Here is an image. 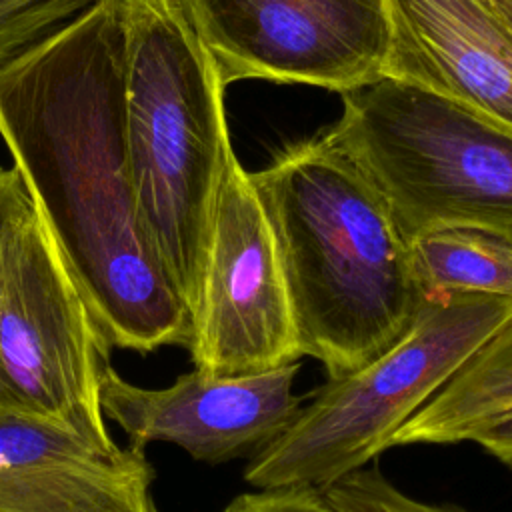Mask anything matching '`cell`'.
<instances>
[{"label":"cell","mask_w":512,"mask_h":512,"mask_svg":"<svg viewBox=\"0 0 512 512\" xmlns=\"http://www.w3.org/2000/svg\"><path fill=\"white\" fill-rule=\"evenodd\" d=\"M0 138L106 344L188 348L190 308L132 184L122 0H96L0 70Z\"/></svg>","instance_id":"obj_1"},{"label":"cell","mask_w":512,"mask_h":512,"mask_svg":"<svg viewBox=\"0 0 512 512\" xmlns=\"http://www.w3.org/2000/svg\"><path fill=\"white\" fill-rule=\"evenodd\" d=\"M280 258L298 348L330 380L390 350L426 296L408 240L330 132L250 172Z\"/></svg>","instance_id":"obj_2"},{"label":"cell","mask_w":512,"mask_h":512,"mask_svg":"<svg viewBox=\"0 0 512 512\" xmlns=\"http://www.w3.org/2000/svg\"><path fill=\"white\" fill-rule=\"evenodd\" d=\"M124 124L144 232L190 314L232 140L224 82L178 0H122Z\"/></svg>","instance_id":"obj_3"},{"label":"cell","mask_w":512,"mask_h":512,"mask_svg":"<svg viewBox=\"0 0 512 512\" xmlns=\"http://www.w3.org/2000/svg\"><path fill=\"white\" fill-rule=\"evenodd\" d=\"M406 240L476 230L512 246V130L412 82L380 76L342 94L328 130Z\"/></svg>","instance_id":"obj_4"},{"label":"cell","mask_w":512,"mask_h":512,"mask_svg":"<svg viewBox=\"0 0 512 512\" xmlns=\"http://www.w3.org/2000/svg\"><path fill=\"white\" fill-rule=\"evenodd\" d=\"M510 320V298H428L402 340L362 368L328 380L292 426L250 458L246 482L260 490H324L364 468Z\"/></svg>","instance_id":"obj_5"},{"label":"cell","mask_w":512,"mask_h":512,"mask_svg":"<svg viewBox=\"0 0 512 512\" xmlns=\"http://www.w3.org/2000/svg\"><path fill=\"white\" fill-rule=\"evenodd\" d=\"M110 346L34 210L0 248V412L114 450L100 406Z\"/></svg>","instance_id":"obj_6"},{"label":"cell","mask_w":512,"mask_h":512,"mask_svg":"<svg viewBox=\"0 0 512 512\" xmlns=\"http://www.w3.org/2000/svg\"><path fill=\"white\" fill-rule=\"evenodd\" d=\"M228 86L236 80L348 92L384 76L386 0H178Z\"/></svg>","instance_id":"obj_7"},{"label":"cell","mask_w":512,"mask_h":512,"mask_svg":"<svg viewBox=\"0 0 512 512\" xmlns=\"http://www.w3.org/2000/svg\"><path fill=\"white\" fill-rule=\"evenodd\" d=\"M188 350L194 370L208 376L268 372L302 356L276 242L234 148L216 194Z\"/></svg>","instance_id":"obj_8"},{"label":"cell","mask_w":512,"mask_h":512,"mask_svg":"<svg viewBox=\"0 0 512 512\" xmlns=\"http://www.w3.org/2000/svg\"><path fill=\"white\" fill-rule=\"evenodd\" d=\"M296 374L298 362L234 376L192 370L166 388H142L108 364L100 406L128 434L130 446L170 442L194 460L222 464L254 458L292 426L302 408L292 392Z\"/></svg>","instance_id":"obj_9"},{"label":"cell","mask_w":512,"mask_h":512,"mask_svg":"<svg viewBox=\"0 0 512 512\" xmlns=\"http://www.w3.org/2000/svg\"><path fill=\"white\" fill-rule=\"evenodd\" d=\"M384 76L458 102L512 130V28L488 0H386Z\"/></svg>","instance_id":"obj_10"},{"label":"cell","mask_w":512,"mask_h":512,"mask_svg":"<svg viewBox=\"0 0 512 512\" xmlns=\"http://www.w3.org/2000/svg\"><path fill=\"white\" fill-rule=\"evenodd\" d=\"M144 448L100 450L0 412V512H158Z\"/></svg>","instance_id":"obj_11"},{"label":"cell","mask_w":512,"mask_h":512,"mask_svg":"<svg viewBox=\"0 0 512 512\" xmlns=\"http://www.w3.org/2000/svg\"><path fill=\"white\" fill-rule=\"evenodd\" d=\"M512 416V320L386 444H454Z\"/></svg>","instance_id":"obj_12"},{"label":"cell","mask_w":512,"mask_h":512,"mask_svg":"<svg viewBox=\"0 0 512 512\" xmlns=\"http://www.w3.org/2000/svg\"><path fill=\"white\" fill-rule=\"evenodd\" d=\"M416 280L428 298L452 294L512 300V246L476 230H432L408 240Z\"/></svg>","instance_id":"obj_13"},{"label":"cell","mask_w":512,"mask_h":512,"mask_svg":"<svg viewBox=\"0 0 512 512\" xmlns=\"http://www.w3.org/2000/svg\"><path fill=\"white\" fill-rule=\"evenodd\" d=\"M96 0H0V70Z\"/></svg>","instance_id":"obj_14"},{"label":"cell","mask_w":512,"mask_h":512,"mask_svg":"<svg viewBox=\"0 0 512 512\" xmlns=\"http://www.w3.org/2000/svg\"><path fill=\"white\" fill-rule=\"evenodd\" d=\"M322 492L338 512H464L420 502L398 490L374 468L354 470Z\"/></svg>","instance_id":"obj_15"},{"label":"cell","mask_w":512,"mask_h":512,"mask_svg":"<svg viewBox=\"0 0 512 512\" xmlns=\"http://www.w3.org/2000/svg\"><path fill=\"white\" fill-rule=\"evenodd\" d=\"M222 512H338L326 494L310 486L264 488L234 498Z\"/></svg>","instance_id":"obj_16"},{"label":"cell","mask_w":512,"mask_h":512,"mask_svg":"<svg viewBox=\"0 0 512 512\" xmlns=\"http://www.w3.org/2000/svg\"><path fill=\"white\" fill-rule=\"evenodd\" d=\"M32 212V200L14 168L0 166V248L10 232Z\"/></svg>","instance_id":"obj_17"},{"label":"cell","mask_w":512,"mask_h":512,"mask_svg":"<svg viewBox=\"0 0 512 512\" xmlns=\"http://www.w3.org/2000/svg\"><path fill=\"white\" fill-rule=\"evenodd\" d=\"M472 442L482 446L504 466L512 468V416L486 426L472 438Z\"/></svg>","instance_id":"obj_18"},{"label":"cell","mask_w":512,"mask_h":512,"mask_svg":"<svg viewBox=\"0 0 512 512\" xmlns=\"http://www.w3.org/2000/svg\"><path fill=\"white\" fill-rule=\"evenodd\" d=\"M496 14L512 28V0H488Z\"/></svg>","instance_id":"obj_19"}]
</instances>
